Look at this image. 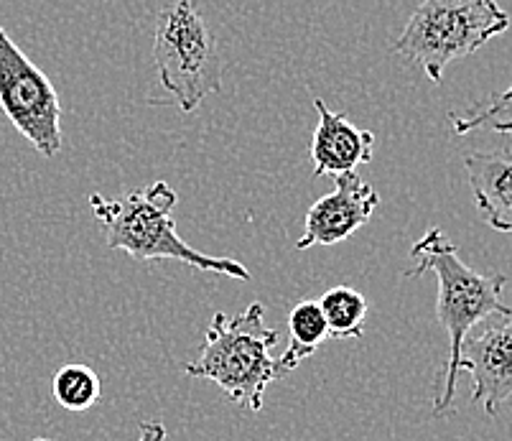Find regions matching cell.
Returning <instances> with one entry per match:
<instances>
[{"label": "cell", "instance_id": "obj_1", "mask_svg": "<svg viewBox=\"0 0 512 441\" xmlns=\"http://www.w3.org/2000/svg\"><path fill=\"white\" fill-rule=\"evenodd\" d=\"M411 258L416 266L408 268V278H418L423 273H434L439 281V299H436V319L449 334V360L444 365V385L434 401V411L439 416L451 411L459 380V350L467 340L472 327L495 314H510L512 306L502 304V289L507 278L502 273L484 276L459 258L456 245L451 243L441 227L428 230L411 248Z\"/></svg>", "mask_w": 512, "mask_h": 441}, {"label": "cell", "instance_id": "obj_2", "mask_svg": "<svg viewBox=\"0 0 512 441\" xmlns=\"http://www.w3.org/2000/svg\"><path fill=\"white\" fill-rule=\"evenodd\" d=\"M176 199L179 197L166 181H156L143 192H133L123 199L92 194L90 207L105 230L107 248L125 250L133 261H179L199 271L250 281V271L235 258L204 255L202 250L181 240L174 217H171Z\"/></svg>", "mask_w": 512, "mask_h": 441}, {"label": "cell", "instance_id": "obj_3", "mask_svg": "<svg viewBox=\"0 0 512 441\" xmlns=\"http://www.w3.org/2000/svg\"><path fill=\"white\" fill-rule=\"evenodd\" d=\"M276 342V329L265 327V306L253 301L235 317L217 311L204 332L202 355L181 368L189 378L212 380L237 406L258 413L265 388L283 378L278 360L271 357Z\"/></svg>", "mask_w": 512, "mask_h": 441}, {"label": "cell", "instance_id": "obj_4", "mask_svg": "<svg viewBox=\"0 0 512 441\" xmlns=\"http://www.w3.org/2000/svg\"><path fill=\"white\" fill-rule=\"evenodd\" d=\"M510 29V16L497 0H421L395 54L416 62L431 82H441L451 62L469 57Z\"/></svg>", "mask_w": 512, "mask_h": 441}, {"label": "cell", "instance_id": "obj_5", "mask_svg": "<svg viewBox=\"0 0 512 441\" xmlns=\"http://www.w3.org/2000/svg\"><path fill=\"white\" fill-rule=\"evenodd\" d=\"M153 62L164 90L181 113H194L204 97L222 90V59L217 39L192 0H174L158 13Z\"/></svg>", "mask_w": 512, "mask_h": 441}, {"label": "cell", "instance_id": "obj_6", "mask_svg": "<svg viewBox=\"0 0 512 441\" xmlns=\"http://www.w3.org/2000/svg\"><path fill=\"white\" fill-rule=\"evenodd\" d=\"M0 108L41 156L62 151V105L51 80L0 26Z\"/></svg>", "mask_w": 512, "mask_h": 441}, {"label": "cell", "instance_id": "obj_7", "mask_svg": "<svg viewBox=\"0 0 512 441\" xmlns=\"http://www.w3.org/2000/svg\"><path fill=\"white\" fill-rule=\"evenodd\" d=\"M477 337H467L459 350V375H472V401L495 416L512 398V311L484 319Z\"/></svg>", "mask_w": 512, "mask_h": 441}, {"label": "cell", "instance_id": "obj_8", "mask_svg": "<svg viewBox=\"0 0 512 441\" xmlns=\"http://www.w3.org/2000/svg\"><path fill=\"white\" fill-rule=\"evenodd\" d=\"M380 204V194L355 171L334 176V192L319 197L306 212L304 235L296 248L309 250L314 245H337L352 238L370 222Z\"/></svg>", "mask_w": 512, "mask_h": 441}, {"label": "cell", "instance_id": "obj_9", "mask_svg": "<svg viewBox=\"0 0 512 441\" xmlns=\"http://www.w3.org/2000/svg\"><path fill=\"white\" fill-rule=\"evenodd\" d=\"M314 110L319 113L314 138H311V164L316 176H339L355 171L360 164L372 161L375 136L362 131L347 120V115L332 113L324 100H314Z\"/></svg>", "mask_w": 512, "mask_h": 441}, {"label": "cell", "instance_id": "obj_10", "mask_svg": "<svg viewBox=\"0 0 512 441\" xmlns=\"http://www.w3.org/2000/svg\"><path fill=\"white\" fill-rule=\"evenodd\" d=\"M464 169L484 222L512 232V151H472L464 156Z\"/></svg>", "mask_w": 512, "mask_h": 441}, {"label": "cell", "instance_id": "obj_11", "mask_svg": "<svg viewBox=\"0 0 512 441\" xmlns=\"http://www.w3.org/2000/svg\"><path fill=\"white\" fill-rule=\"evenodd\" d=\"M288 332H291V340H288L286 352L278 357V368L283 375L293 373L329 337L327 319H324L319 301L306 299L293 306L288 314Z\"/></svg>", "mask_w": 512, "mask_h": 441}, {"label": "cell", "instance_id": "obj_12", "mask_svg": "<svg viewBox=\"0 0 512 441\" xmlns=\"http://www.w3.org/2000/svg\"><path fill=\"white\" fill-rule=\"evenodd\" d=\"M324 319H327L329 337L334 340H360L362 337V322L367 317V301L360 291L352 286H334L327 294L319 299Z\"/></svg>", "mask_w": 512, "mask_h": 441}, {"label": "cell", "instance_id": "obj_13", "mask_svg": "<svg viewBox=\"0 0 512 441\" xmlns=\"http://www.w3.org/2000/svg\"><path fill=\"white\" fill-rule=\"evenodd\" d=\"M51 391H54V401L67 411H87L100 401L102 385L95 370L72 362V365H64L54 373Z\"/></svg>", "mask_w": 512, "mask_h": 441}, {"label": "cell", "instance_id": "obj_14", "mask_svg": "<svg viewBox=\"0 0 512 441\" xmlns=\"http://www.w3.org/2000/svg\"><path fill=\"white\" fill-rule=\"evenodd\" d=\"M451 125L459 136H467L474 131H495L512 136V85L484 105L474 108L472 113H451Z\"/></svg>", "mask_w": 512, "mask_h": 441}, {"label": "cell", "instance_id": "obj_15", "mask_svg": "<svg viewBox=\"0 0 512 441\" xmlns=\"http://www.w3.org/2000/svg\"><path fill=\"white\" fill-rule=\"evenodd\" d=\"M166 439V426L161 421H143L141 436L136 441H164ZM34 441H51V439H34Z\"/></svg>", "mask_w": 512, "mask_h": 441}]
</instances>
